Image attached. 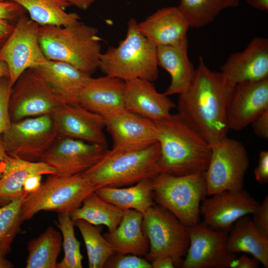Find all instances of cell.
Instances as JSON below:
<instances>
[{
	"label": "cell",
	"mask_w": 268,
	"mask_h": 268,
	"mask_svg": "<svg viewBox=\"0 0 268 268\" xmlns=\"http://www.w3.org/2000/svg\"><path fill=\"white\" fill-rule=\"evenodd\" d=\"M189 87L179 95L178 114L210 145L227 136V107L236 86L200 57Z\"/></svg>",
	"instance_id": "1"
},
{
	"label": "cell",
	"mask_w": 268,
	"mask_h": 268,
	"mask_svg": "<svg viewBox=\"0 0 268 268\" xmlns=\"http://www.w3.org/2000/svg\"><path fill=\"white\" fill-rule=\"evenodd\" d=\"M154 122L160 149V173L182 176L205 172L211 155L208 142L178 113Z\"/></svg>",
	"instance_id": "2"
},
{
	"label": "cell",
	"mask_w": 268,
	"mask_h": 268,
	"mask_svg": "<svg viewBox=\"0 0 268 268\" xmlns=\"http://www.w3.org/2000/svg\"><path fill=\"white\" fill-rule=\"evenodd\" d=\"M38 35L48 60L68 63L90 75L99 68L102 53L97 28L80 22L67 26H40Z\"/></svg>",
	"instance_id": "3"
},
{
	"label": "cell",
	"mask_w": 268,
	"mask_h": 268,
	"mask_svg": "<svg viewBox=\"0 0 268 268\" xmlns=\"http://www.w3.org/2000/svg\"><path fill=\"white\" fill-rule=\"evenodd\" d=\"M137 22L130 18L125 39L102 54L99 69L105 75L125 82L137 78L153 82L158 78L157 47L140 33Z\"/></svg>",
	"instance_id": "4"
},
{
	"label": "cell",
	"mask_w": 268,
	"mask_h": 268,
	"mask_svg": "<svg viewBox=\"0 0 268 268\" xmlns=\"http://www.w3.org/2000/svg\"><path fill=\"white\" fill-rule=\"evenodd\" d=\"M160 149L158 142L143 149L127 151L108 150L83 174L97 189L134 185L160 173Z\"/></svg>",
	"instance_id": "5"
},
{
	"label": "cell",
	"mask_w": 268,
	"mask_h": 268,
	"mask_svg": "<svg viewBox=\"0 0 268 268\" xmlns=\"http://www.w3.org/2000/svg\"><path fill=\"white\" fill-rule=\"evenodd\" d=\"M204 173L182 176L159 173L151 179L155 203L170 211L187 227L197 224L201 202L207 195Z\"/></svg>",
	"instance_id": "6"
},
{
	"label": "cell",
	"mask_w": 268,
	"mask_h": 268,
	"mask_svg": "<svg viewBox=\"0 0 268 268\" xmlns=\"http://www.w3.org/2000/svg\"><path fill=\"white\" fill-rule=\"evenodd\" d=\"M96 188L83 173L68 177L49 175L36 191L28 194L21 208L22 221L41 211L70 214Z\"/></svg>",
	"instance_id": "7"
},
{
	"label": "cell",
	"mask_w": 268,
	"mask_h": 268,
	"mask_svg": "<svg viewBox=\"0 0 268 268\" xmlns=\"http://www.w3.org/2000/svg\"><path fill=\"white\" fill-rule=\"evenodd\" d=\"M143 214V229L149 242L146 259L151 263L161 258L170 257L176 265H181L190 243L187 227L158 204Z\"/></svg>",
	"instance_id": "8"
},
{
	"label": "cell",
	"mask_w": 268,
	"mask_h": 268,
	"mask_svg": "<svg viewBox=\"0 0 268 268\" xmlns=\"http://www.w3.org/2000/svg\"><path fill=\"white\" fill-rule=\"evenodd\" d=\"M59 137L51 114L12 122L1 134L5 152L30 162H40Z\"/></svg>",
	"instance_id": "9"
},
{
	"label": "cell",
	"mask_w": 268,
	"mask_h": 268,
	"mask_svg": "<svg viewBox=\"0 0 268 268\" xmlns=\"http://www.w3.org/2000/svg\"><path fill=\"white\" fill-rule=\"evenodd\" d=\"M211 155L205 172L207 194L243 189L249 167L247 150L239 141L227 136L210 145Z\"/></svg>",
	"instance_id": "10"
},
{
	"label": "cell",
	"mask_w": 268,
	"mask_h": 268,
	"mask_svg": "<svg viewBox=\"0 0 268 268\" xmlns=\"http://www.w3.org/2000/svg\"><path fill=\"white\" fill-rule=\"evenodd\" d=\"M67 103L34 68L23 72L11 87L9 111L11 122L51 114Z\"/></svg>",
	"instance_id": "11"
},
{
	"label": "cell",
	"mask_w": 268,
	"mask_h": 268,
	"mask_svg": "<svg viewBox=\"0 0 268 268\" xmlns=\"http://www.w3.org/2000/svg\"><path fill=\"white\" fill-rule=\"evenodd\" d=\"M39 26L23 14L0 49V61L7 66L11 87L26 70L48 61L39 43Z\"/></svg>",
	"instance_id": "12"
},
{
	"label": "cell",
	"mask_w": 268,
	"mask_h": 268,
	"mask_svg": "<svg viewBox=\"0 0 268 268\" xmlns=\"http://www.w3.org/2000/svg\"><path fill=\"white\" fill-rule=\"evenodd\" d=\"M189 246L181 266L183 268H231L236 258L227 249V236L204 222L187 227Z\"/></svg>",
	"instance_id": "13"
},
{
	"label": "cell",
	"mask_w": 268,
	"mask_h": 268,
	"mask_svg": "<svg viewBox=\"0 0 268 268\" xmlns=\"http://www.w3.org/2000/svg\"><path fill=\"white\" fill-rule=\"evenodd\" d=\"M108 150L107 145L59 136L41 161L55 171L54 175L68 177L91 168Z\"/></svg>",
	"instance_id": "14"
},
{
	"label": "cell",
	"mask_w": 268,
	"mask_h": 268,
	"mask_svg": "<svg viewBox=\"0 0 268 268\" xmlns=\"http://www.w3.org/2000/svg\"><path fill=\"white\" fill-rule=\"evenodd\" d=\"M103 117L105 128L112 139V151L139 150L157 142L154 121L125 108Z\"/></svg>",
	"instance_id": "15"
},
{
	"label": "cell",
	"mask_w": 268,
	"mask_h": 268,
	"mask_svg": "<svg viewBox=\"0 0 268 268\" xmlns=\"http://www.w3.org/2000/svg\"><path fill=\"white\" fill-rule=\"evenodd\" d=\"M59 136L107 145L103 116L92 112L78 103H66L51 114Z\"/></svg>",
	"instance_id": "16"
},
{
	"label": "cell",
	"mask_w": 268,
	"mask_h": 268,
	"mask_svg": "<svg viewBox=\"0 0 268 268\" xmlns=\"http://www.w3.org/2000/svg\"><path fill=\"white\" fill-rule=\"evenodd\" d=\"M268 111V78L235 86L227 107L229 130L239 131Z\"/></svg>",
	"instance_id": "17"
},
{
	"label": "cell",
	"mask_w": 268,
	"mask_h": 268,
	"mask_svg": "<svg viewBox=\"0 0 268 268\" xmlns=\"http://www.w3.org/2000/svg\"><path fill=\"white\" fill-rule=\"evenodd\" d=\"M204 199L201 205V214L208 226L226 230L240 218L252 214L259 203L246 192L224 191Z\"/></svg>",
	"instance_id": "18"
},
{
	"label": "cell",
	"mask_w": 268,
	"mask_h": 268,
	"mask_svg": "<svg viewBox=\"0 0 268 268\" xmlns=\"http://www.w3.org/2000/svg\"><path fill=\"white\" fill-rule=\"evenodd\" d=\"M220 72L233 86L268 78V39L253 38L244 50L230 55Z\"/></svg>",
	"instance_id": "19"
},
{
	"label": "cell",
	"mask_w": 268,
	"mask_h": 268,
	"mask_svg": "<svg viewBox=\"0 0 268 268\" xmlns=\"http://www.w3.org/2000/svg\"><path fill=\"white\" fill-rule=\"evenodd\" d=\"M140 33L156 47L177 45L188 40L189 22L178 6L158 9L137 22Z\"/></svg>",
	"instance_id": "20"
},
{
	"label": "cell",
	"mask_w": 268,
	"mask_h": 268,
	"mask_svg": "<svg viewBox=\"0 0 268 268\" xmlns=\"http://www.w3.org/2000/svg\"><path fill=\"white\" fill-rule=\"evenodd\" d=\"M152 82L139 78L125 82L124 105L127 110L156 121L169 116L176 105Z\"/></svg>",
	"instance_id": "21"
},
{
	"label": "cell",
	"mask_w": 268,
	"mask_h": 268,
	"mask_svg": "<svg viewBox=\"0 0 268 268\" xmlns=\"http://www.w3.org/2000/svg\"><path fill=\"white\" fill-rule=\"evenodd\" d=\"M125 81L119 78L108 75L92 77L82 89L77 103L104 116L125 108Z\"/></svg>",
	"instance_id": "22"
},
{
	"label": "cell",
	"mask_w": 268,
	"mask_h": 268,
	"mask_svg": "<svg viewBox=\"0 0 268 268\" xmlns=\"http://www.w3.org/2000/svg\"><path fill=\"white\" fill-rule=\"evenodd\" d=\"M0 178V207L27 193L23 184L32 175H54L55 171L46 163L30 162L10 155L6 152L2 159Z\"/></svg>",
	"instance_id": "23"
},
{
	"label": "cell",
	"mask_w": 268,
	"mask_h": 268,
	"mask_svg": "<svg viewBox=\"0 0 268 268\" xmlns=\"http://www.w3.org/2000/svg\"><path fill=\"white\" fill-rule=\"evenodd\" d=\"M188 40L177 45L157 47L156 56L158 67L168 72L171 82L165 95L180 94L191 84L196 68L190 61L188 54Z\"/></svg>",
	"instance_id": "24"
},
{
	"label": "cell",
	"mask_w": 268,
	"mask_h": 268,
	"mask_svg": "<svg viewBox=\"0 0 268 268\" xmlns=\"http://www.w3.org/2000/svg\"><path fill=\"white\" fill-rule=\"evenodd\" d=\"M143 213L133 209L124 210L117 228L103 236L115 253L145 256L149 251V242L143 229Z\"/></svg>",
	"instance_id": "25"
},
{
	"label": "cell",
	"mask_w": 268,
	"mask_h": 268,
	"mask_svg": "<svg viewBox=\"0 0 268 268\" xmlns=\"http://www.w3.org/2000/svg\"><path fill=\"white\" fill-rule=\"evenodd\" d=\"M33 68L69 104L77 103L82 89L92 77L91 75L60 61L48 60Z\"/></svg>",
	"instance_id": "26"
},
{
	"label": "cell",
	"mask_w": 268,
	"mask_h": 268,
	"mask_svg": "<svg viewBox=\"0 0 268 268\" xmlns=\"http://www.w3.org/2000/svg\"><path fill=\"white\" fill-rule=\"evenodd\" d=\"M227 237L228 250L233 254L246 253L256 258L265 268H268V238L255 227L246 216L232 225Z\"/></svg>",
	"instance_id": "27"
},
{
	"label": "cell",
	"mask_w": 268,
	"mask_h": 268,
	"mask_svg": "<svg viewBox=\"0 0 268 268\" xmlns=\"http://www.w3.org/2000/svg\"><path fill=\"white\" fill-rule=\"evenodd\" d=\"M95 193L101 199L126 210L133 209L144 213L156 203L151 179H146L126 187H102Z\"/></svg>",
	"instance_id": "28"
},
{
	"label": "cell",
	"mask_w": 268,
	"mask_h": 268,
	"mask_svg": "<svg viewBox=\"0 0 268 268\" xmlns=\"http://www.w3.org/2000/svg\"><path fill=\"white\" fill-rule=\"evenodd\" d=\"M124 212V210L103 200L94 192L70 215L73 222L82 219L95 226L104 225L111 232L120 224Z\"/></svg>",
	"instance_id": "29"
},
{
	"label": "cell",
	"mask_w": 268,
	"mask_h": 268,
	"mask_svg": "<svg viewBox=\"0 0 268 268\" xmlns=\"http://www.w3.org/2000/svg\"><path fill=\"white\" fill-rule=\"evenodd\" d=\"M14 2L27 11L30 18L40 26H67L80 22L76 12H67L58 0H7Z\"/></svg>",
	"instance_id": "30"
},
{
	"label": "cell",
	"mask_w": 268,
	"mask_h": 268,
	"mask_svg": "<svg viewBox=\"0 0 268 268\" xmlns=\"http://www.w3.org/2000/svg\"><path fill=\"white\" fill-rule=\"evenodd\" d=\"M62 242L61 233L52 226L28 243L26 268H56Z\"/></svg>",
	"instance_id": "31"
},
{
	"label": "cell",
	"mask_w": 268,
	"mask_h": 268,
	"mask_svg": "<svg viewBox=\"0 0 268 268\" xmlns=\"http://www.w3.org/2000/svg\"><path fill=\"white\" fill-rule=\"evenodd\" d=\"M239 4V0H181L177 6L190 28H199L212 22L223 10Z\"/></svg>",
	"instance_id": "32"
},
{
	"label": "cell",
	"mask_w": 268,
	"mask_h": 268,
	"mask_svg": "<svg viewBox=\"0 0 268 268\" xmlns=\"http://www.w3.org/2000/svg\"><path fill=\"white\" fill-rule=\"evenodd\" d=\"M79 229L85 245L89 268H103L115 252L112 246L95 225L82 220L74 222Z\"/></svg>",
	"instance_id": "33"
},
{
	"label": "cell",
	"mask_w": 268,
	"mask_h": 268,
	"mask_svg": "<svg viewBox=\"0 0 268 268\" xmlns=\"http://www.w3.org/2000/svg\"><path fill=\"white\" fill-rule=\"evenodd\" d=\"M28 194L0 207V254L4 256L11 251V244L20 231L21 208Z\"/></svg>",
	"instance_id": "34"
},
{
	"label": "cell",
	"mask_w": 268,
	"mask_h": 268,
	"mask_svg": "<svg viewBox=\"0 0 268 268\" xmlns=\"http://www.w3.org/2000/svg\"><path fill=\"white\" fill-rule=\"evenodd\" d=\"M55 223L62 233L64 251V258L57 263L56 268H82L83 257L80 252V243L75 237L74 223L70 214L59 213Z\"/></svg>",
	"instance_id": "35"
},
{
	"label": "cell",
	"mask_w": 268,
	"mask_h": 268,
	"mask_svg": "<svg viewBox=\"0 0 268 268\" xmlns=\"http://www.w3.org/2000/svg\"><path fill=\"white\" fill-rule=\"evenodd\" d=\"M107 268H152L147 259L133 254L115 253L106 263Z\"/></svg>",
	"instance_id": "36"
},
{
	"label": "cell",
	"mask_w": 268,
	"mask_h": 268,
	"mask_svg": "<svg viewBox=\"0 0 268 268\" xmlns=\"http://www.w3.org/2000/svg\"><path fill=\"white\" fill-rule=\"evenodd\" d=\"M11 87L8 77L0 79V135L10 127L11 121L9 111V100Z\"/></svg>",
	"instance_id": "37"
},
{
	"label": "cell",
	"mask_w": 268,
	"mask_h": 268,
	"mask_svg": "<svg viewBox=\"0 0 268 268\" xmlns=\"http://www.w3.org/2000/svg\"><path fill=\"white\" fill-rule=\"evenodd\" d=\"M252 221L256 229L264 236L268 238V197L266 196L262 202L252 213Z\"/></svg>",
	"instance_id": "38"
},
{
	"label": "cell",
	"mask_w": 268,
	"mask_h": 268,
	"mask_svg": "<svg viewBox=\"0 0 268 268\" xmlns=\"http://www.w3.org/2000/svg\"><path fill=\"white\" fill-rule=\"evenodd\" d=\"M25 11L22 7L14 2L0 1V18L7 20L19 18Z\"/></svg>",
	"instance_id": "39"
},
{
	"label": "cell",
	"mask_w": 268,
	"mask_h": 268,
	"mask_svg": "<svg viewBox=\"0 0 268 268\" xmlns=\"http://www.w3.org/2000/svg\"><path fill=\"white\" fill-rule=\"evenodd\" d=\"M255 179L260 184H266L268 182V151H261L258 164L254 170Z\"/></svg>",
	"instance_id": "40"
},
{
	"label": "cell",
	"mask_w": 268,
	"mask_h": 268,
	"mask_svg": "<svg viewBox=\"0 0 268 268\" xmlns=\"http://www.w3.org/2000/svg\"><path fill=\"white\" fill-rule=\"evenodd\" d=\"M255 134L259 137L268 138V111L258 117L251 124Z\"/></svg>",
	"instance_id": "41"
},
{
	"label": "cell",
	"mask_w": 268,
	"mask_h": 268,
	"mask_svg": "<svg viewBox=\"0 0 268 268\" xmlns=\"http://www.w3.org/2000/svg\"><path fill=\"white\" fill-rule=\"evenodd\" d=\"M259 262L254 257L250 258L245 255L236 258L233 262L231 268H257Z\"/></svg>",
	"instance_id": "42"
},
{
	"label": "cell",
	"mask_w": 268,
	"mask_h": 268,
	"mask_svg": "<svg viewBox=\"0 0 268 268\" xmlns=\"http://www.w3.org/2000/svg\"><path fill=\"white\" fill-rule=\"evenodd\" d=\"M42 175L30 176L26 178L23 184V190L30 194L38 190L41 185Z\"/></svg>",
	"instance_id": "43"
},
{
	"label": "cell",
	"mask_w": 268,
	"mask_h": 268,
	"mask_svg": "<svg viewBox=\"0 0 268 268\" xmlns=\"http://www.w3.org/2000/svg\"><path fill=\"white\" fill-rule=\"evenodd\" d=\"M63 7L66 9L71 5L77 8L86 10L94 3L95 0H58Z\"/></svg>",
	"instance_id": "44"
},
{
	"label": "cell",
	"mask_w": 268,
	"mask_h": 268,
	"mask_svg": "<svg viewBox=\"0 0 268 268\" xmlns=\"http://www.w3.org/2000/svg\"><path fill=\"white\" fill-rule=\"evenodd\" d=\"M152 268H173L176 266L174 261L170 257L158 259L151 263Z\"/></svg>",
	"instance_id": "45"
},
{
	"label": "cell",
	"mask_w": 268,
	"mask_h": 268,
	"mask_svg": "<svg viewBox=\"0 0 268 268\" xmlns=\"http://www.w3.org/2000/svg\"><path fill=\"white\" fill-rule=\"evenodd\" d=\"M14 26L9 24L6 20L0 18V43L9 36Z\"/></svg>",
	"instance_id": "46"
},
{
	"label": "cell",
	"mask_w": 268,
	"mask_h": 268,
	"mask_svg": "<svg viewBox=\"0 0 268 268\" xmlns=\"http://www.w3.org/2000/svg\"><path fill=\"white\" fill-rule=\"evenodd\" d=\"M251 6L257 10H268V0H245Z\"/></svg>",
	"instance_id": "47"
},
{
	"label": "cell",
	"mask_w": 268,
	"mask_h": 268,
	"mask_svg": "<svg viewBox=\"0 0 268 268\" xmlns=\"http://www.w3.org/2000/svg\"><path fill=\"white\" fill-rule=\"evenodd\" d=\"M12 263L5 258V256L0 254V268H13Z\"/></svg>",
	"instance_id": "48"
},
{
	"label": "cell",
	"mask_w": 268,
	"mask_h": 268,
	"mask_svg": "<svg viewBox=\"0 0 268 268\" xmlns=\"http://www.w3.org/2000/svg\"><path fill=\"white\" fill-rule=\"evenodd\" d=\"M4 77L9 78V71L6 64L0 61V79Z\"/></svg>",
	"instance_id": "49"
},
{
	"label": "cell",
	"mask_w": 268,
	"mask_h": 268,
	"mask_svg": "<svg viewBox=\"0 0 268 268\" xmlns=\"http://www.w3.org/2000/svg\"><path fill=\"white\" fill-rule=\"evenodd\" d=\"M5 151L3 146L1 135H0V178L2 174V159Z\"/></svg>",
	"instance_id": "50"
},
{
	"label": "cell",
	"mask_w": 268,
	"mask_h": 268,
	"mask_svg": "<svg viewBox=\"0 0 268 268\" xmlns=\"http://www.w3.org/2000/svg\"><path fill=\"white\" fill-rule=\"evenodd\" d=\"M5 0H0V1H5Z\"/></svg>",
	"instance_id": "51"
}]
</instances>
